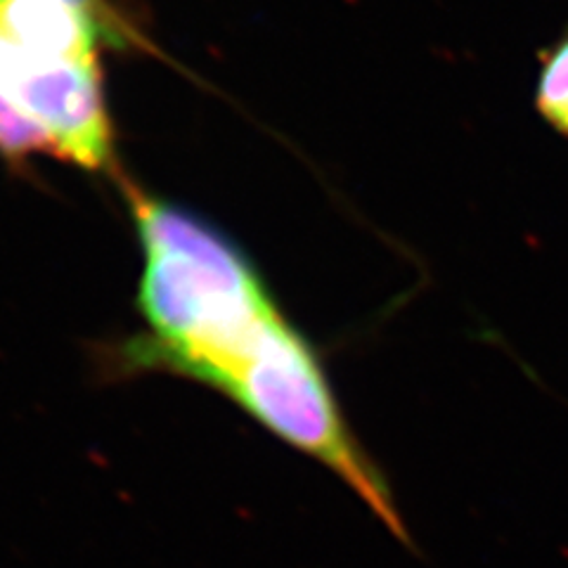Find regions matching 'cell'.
I'll use <instances>...</instances> for the list:
<instances>
[{"instance_id": "obj_1", "label": "cell", "mask_w": 568, "mask_h": 568, "mask_svg": "<svg viewBox=\"0 0 568 568\" xmlns=\"http://www.w3.org/2000/svg\"><path fill=\"white\" fill-rule=\"evenodd\" d=\"M145 246L138 306L148 334L110 361L121 375L169 372L223 388L282 313L240 248L190 213L135 200Z\"/></svg>"}, {"instance_id": "obj_2", "label": "cell", "mask_w": 568, "mask_h": 568, "mask_svg": "<svg viewBox=\"0 0 568 568\" xmlns=\"http://www.w3.org/2000/svg\"><path fill=\"white\" fill-rule=\"evenodd\" d=\"M221 394L273 436L342 476L388 530L407 540L388 488L348 432L323 363L287 317L282 315L261 334Z\"/></svg>"}, {"instance_id": "obj_3", "label": "cell", "mask_w": 568, "mask_h": 568, "mask_svg": "<svg viewBox=\"0 0 568 568\" xmlns=\"http://www.w3.org/2000/svg\"><path fill=\"white\" fill-rule=\"evenodd\" d=\"M0 93L55 142V150L95 169L110 154V129L95 64L41 55L0 27Z\"/></svg>"}, {"instance_id": "obj_4", "label": "cell", "mask_w": 568, "mask_h": 568, "mask_svg": "<svg viewBox=\"0 0 568 568\" xmlns=\"http://www.w3.org/2000/svg\"><path fill=\"white\" fill-rule=\"evenodd\" d=\"M0 27L41 55L95 64L100 24L67 0H0Z\"/></svg>"}, {"instance_id": "obj_5", "label": "cell", "mask_w": 568, "mask_h": 568, "mask_svg": "<svg viewBox=\"0 0 568 568\" xmlns=\"http://www.w3.org/2000/svg\"><path fill=\"white\" fill-rule=\"evenodd\" d=\"M536 106L549 126L568 138V29L540 60Z\"/></svg>"}, {"instance_id": "obj_6", "label": "cell", "mask_w": 568, "mask_h": 568, "mask_svg": "<svg viewBox=\"0 0 568 568\" xmlns=\"http://www.w3.org/2000/svg\"><path fill=\"white\" fill-rule=\"evenodd\" d=\"M0 150L8 154H27V152H41V150H55V142L50 135L29 119L22 110L0 93Z\"/></svg>"}, {"instance_id": "obj_7", "label": "cell", "mask_w": 568, "mask_h": 568, "mask_svg": "<svg viewBox=\"0 0 568 568\" xmlns=\"http://www.w3.org/2000/svg\"><path fill=\"white\" fill-rule=\"evenodd\" d=\"M67 3H71L74 8L83 10L85 14H91L93 20H95L100 27H104V29H112V24H110V22L102 20V6H100V0H67Z\"/></svg>"}]
</instances>
